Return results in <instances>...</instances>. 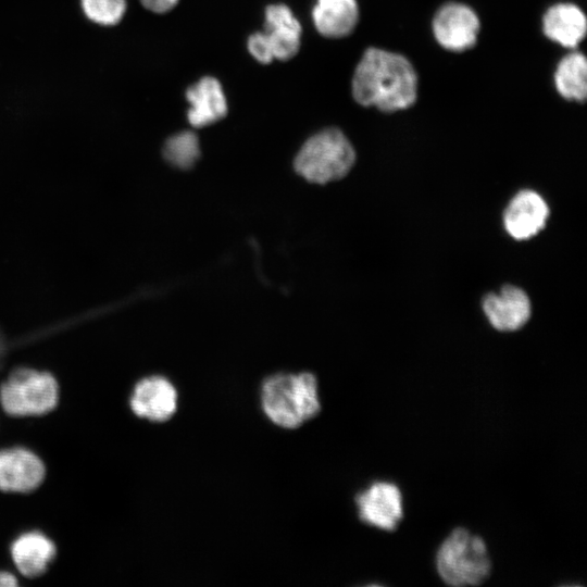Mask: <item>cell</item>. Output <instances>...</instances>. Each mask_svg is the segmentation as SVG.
Wrapping results in <instances>:
<instances>
[{
	"label": "cell",
	"mask_w": 587,
	"mask_h": 587,
	"mask_svg": "<svg viewBox=\"0 0 587 587\" xmlns=\"http://www.w3.org/2000/svg\"><path fill=\"white\" fill-rule=\"evenodd\" d=\"M483 308L490 324L502 332L521 328L530 316L529 299L515 286H505L499 294L487 295Z\"/></svg>",
	"instance_id": "obj_13"
},
{
	"label": "cell",
	"mask_w": 587,
	"mask_h": 587,
	"mask_svg": "<svg viewBox=\"0 0 587 587\" xmlns=\"http://www.w3.org/2000/svg\"><path fill=\"white\" fill-rule=\"evenodd\" d=\"M554 83L563 98L583 102L587 96V62L585 55L580 52L565 55L558 64Z\"/></svg>",
	"instance_id": "obj_17"
},
{
	"label": "cell",
	"mask_w": 587,
	"mask_h": 587,
	"mask_svg": "<svg viewBox=\"0 0 587 587\" xmlns=\"http://www.w3.org/2000/svg\"><path fill=\"white\" fill-rule=\"evenodd\" d=\"M301 26L291 10L285 4H272L265 11L264 32L248 39L252 57L263 64L272 60L286 61L300 48Z\"/></svg>",
	"instance_id": "obj_6"
},
{
	"label": "cell",
	"mask_w": 587,
	"mask_h": 587,
	"mask_svg": "<svg viewBox=\"0 0 587 587\" xmlns=\"http://www.w3.org/2000/svg\"><path fill=\"white\" fill-rule=\"evenodd\" d=\"M46 467L32 450L12 446L0 449V490L25 494L36 489L43 480Z\"/></svg>",
	"instance_id": "obj_9"
},
{
	"label": "cell",
	"mask_w": 587,
	"mask_h": 587,
	"mask_svg": "<svg viewBox=\"0 0 587 587\" xmlns=\"http://www.w3.org/2000/svg\"><path fill=\"white\" fill-rule=\"evenodd\" d=\"M0 587H20V577L14 572L0 570Z\"/></svg>",
	"instance_id": "obj_21"
},
{
	"label": "cell",
	"mask_w": 587,
	"mask_h": 587,
	"mask_svg": "<svg viewBox=\"0 0 587 587\" xmlns=\"http://www.w3.org/2000/svg\"><path fill=\"white\" fill-rule=\"evenodd\" d=\"M545 35L567 48H575L585 37L587 22L584 12L575 4L552 5L544 15Z\"/></svg>",
	"instance_id": "obj_15"
},
{
	"label": "cell",
	"mask_w": 587,
	"mask_h": 587,
	"mask_svg": "<svg viewBox=\"0 0 587 587\" xmlns=\"http://www.w3.org/2000/svg\"><path fill=\"white\" fill-rule=\"evenodd\" d=\"M441 579L452 586L482 584L491 563L484 540L467 529H454L441 544L436 558Z\"/></svg>",
	"instance_id": "obj_5"
},
{
	"label": "cell",
	"mask_w": 587,
	"mask_h": 587,
	"mask_svg": "<svg viewBox=\"0 0 587 587\" xmlns=\"http://www.w3.org/2000/svg\"><path fill=\"white\" fill-rule=\"evenodd\" d=\"M317 32L328 38L348 36L359 20L355 0H317L312 11Z\"/></svg>",
	"instance_id": "obj_16"
},
{
	"label": "cell",
	"mask_w": 587,
	"mask_h": 587,
	"mask_svg": "<svg viewBox=\"0 0 587 587\" xmlns=\"http://www.w3.org/2000/svg\"><path fill=\"white\" fill-rule=\"evenodd\" d=\"M142 5L155 13H165L172 10L178 0H140Z\"/></svg>",
	"instance_id": "obj_20"
},
{
	"label": "cell",
	"mask_w": 587,
	"mask_h": 587,
	"mask_svg": "<svg viewBox=\"0 0 587 587\" xmlns=\"http://www.w3.org/2000/svg\"><path fill=\"white\" fill-rule=\"evenodd\" d=\"M190 103L188 121L193 127H203L222 120L227 113L226 98L217 79L205 76L186 91Z\"/></svg>",
	"instance_id": "obj_14"
},
{
	"label": "cell",
	"mask_w": 587,
	"mask_h": 587,
	"mask_svg": "<svg viewBox=\"0 0 587 587\" xmlns=\"http://www.w3.org/2000/svg\"><path fill=\"white\" fill-rule=\"evenodd\" d=\"M355 502L359 517L380 529L394 530L403 516L402 496L392 483L372 484L357 496Z\"/></svg>",
	"instance_id": "obj_10"
},
{
	"label": "cell",
	"mask_w": 587,
	"mask_h": 587,
	"mask_svg": "<svg viewBox=\"0 0 587 587\" xmlns=\"http://www.w3.org/2000/svg\"><path fill=\"white\" fill-rule=\"evenodd\" d=\"M548 215V205L537 192L522 190L507 207L503 223L513 238L528 239L545 227Z\"/></svg>",
	"instance_id": "obj_12"
},
{
	"label": "cell",
	"mask_w": 587,
	"mask_h": 587,
	"mask_svg": "<svg viewBox=\"0 0 587 587\" xmlns=\"http://www.w3.org/2000/svg\"><path fill=\"white\" fill-rule=\"evenodd\" d=\"M433 32L438 43L445 49L464 51L476 42L479 20L470 7L455 2L447 3L434 17Z\"/></svg>",
	"instance_id": "obj_8"
},
{
	"label": "cell",
	"mask_w": 587,
	"mask_h": 587,
	"mask_svg": "<svg viewBox=\"0 0 587 587\" xmlns=\"http://www.w3.org/2000/svg\"><path fill=\"white\" fill-rule=\"evenodd\" d=\"M59 400V385L52 373L17 365L0 382V413L24 417L46 414Z\"/></svg>",
	"instance_id": "obj_3"
},
{
	"label": "cell",
	"mask_w": 587,
	"mask_h": 587,
	"mask_svg": "<svg viewBox=\"0 0 587 587\" xmlns=\"http://www.w3.org/2000/svg\"><path fill=\"white\" fill-rule=\"evenodd\" d=\"M261 405L275 425L297 428L321 410L317 379L309 372L272 375L262 384Z\"/></svg>",
	"instance_id": "obj_2"
},
{
	"label": "cell",
	"mask_w": 587,
	"mask_h": 587,
	"mask_svg": "<svg viewBox=\"0 0 587 587\" xmlns=\"http://www.w3.org/2000/svg\"><path fill=\"white\" fill-rule=\"evenodd\" d=\"M14 571L20 577V587L29 579L46 573L57 555L53 540L40 530L20 534L10 546Z\"/></svg>",
	"instance_id": "obj_11"
},
{
	"label": "cell",
	"mask_w": 587,
	"mask_h": 587,
	"mask_svg": "<svg viewBox=\"0 0 587 587\" xmlns=\"http://www.w3.org/2000/svg\"><path fill=\"white\" fill-rule=\"evenodd\" d=\"M354 161L355 152L347 137L337 128H327L304 142L295 168L307 180L325 184L344 177Z\"/></svg>",
	"instance_id": "obj_4"
},
{
	"label": "cell",
	"mask_w": 587,
	"mask_h": 587,
	"mask_svg": "<svg viewBox=\"0 0 587 587\" xmlns=\"http://www.w3.org/2000/svg\"><path fill=\"white\" fill-rule=\"evenodd\" d=\"M178 394L170 379L149 375L138 379L129 394L128 407L134 416L152 423L168 421L176 412Z\"/></svg>",
	"instance_id": "obj_7"
},
{
	"label": "cell",
	"mask_w": 587,
	"mask_h": 587,
	"mask_svg": "<svg viewBox=\"0 0 587 587\" xmlns=\"http://www.w3.org/2000/svg\"><path fill=\"white\" fill-rule=\"evenodd\" d=\"M85 15L92 22L110 26L117 24L126 10L125 0H82Z\"/></svg>",
	"instance_id": "obj_19"
},
{
	"label": "cell",
	"mask_w": 587,
	"mask_h": 587,
	"mask_svg": "<svg viewBox=\"0 0 587 587\" xmlns=\"http://www.w3.org/2000/svg\"><path fill=\"white\" fill-rule=\"evenodd\" d=\"M163 155L179 168L191 167L200 155L197 135L188 130L173 135L165 141Z\"/></svg>",
	"instance_id": "obj_18"
},
{
	"label": "cell",
	"mask_w": 587,
	"mask_h": 587,
	"mask_svg": "<svg viewBox=\"0 0 587 587\" xmlns=\"http://www.w3.org/2000/svg\"><path fill=\"white\" fill-rule=\"evenodd\" d=\"M352 95L364 107L384 112L404 110L416 100V73L403 55L369 48L355 67Z\"/></svg>",
	"instance_id": "obj_1"
}]
</instances>
